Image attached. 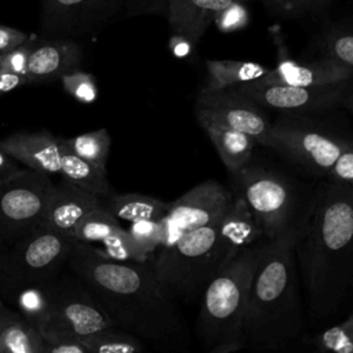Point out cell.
Here are the masks:
<instances>
[{
    "label": "cell",
    "instance_id": "obj_1",
    "mask_svg": "<svg viewBox=\"0 0 353 353\" xmlns=\"http://www.w3.org/2000/svg\"><path fill=\"white\" fill-rule=\"evenodd\" d=\"M68 268L92 292L114 327L164 352L189 350L192 338L176 299L149 261H116L91 243L74 239Z\"/></svg>",
    "mask_w": 353,
    "mask_h": 353
},
{
    "label": "cell",
    "instance_id": "obj_2",
    "mask_svg": "<svg viewBox=\"0 0 353 353\" xmlns=\"http://www.w3.org/2000/svg\"><path fill=\"white\" fill-rule=\"evenodd\" d=\"M295 222L309 320L321 323L336 314L353 292V185L321 183Z\"/></svg>",
    "mask_w": 353,
    "mask_h": 353
},
{
    "label": "cell",
    "instance_id": "obj_3",
    "mask_svg": "<svg viewBox=\"0 0 353 353\" xmlns=\"http://www.w3.org/2000/svg\"><path fill=\"white\" fill-rule=\"evenodd\" d=\"M262 230L237 192L229 212L199 228L170 247H160L149 261L156 277L185 303L200 301L208 283L244 248L262 240Z\"/></svg>",
    "mask_w": 353,
    "mask_h": 353
},
{
    "label": "cell",
    "instance_id": "obj_4",
    "mask_svg": "<svg viewBox=\"0 0 353 353\" xmlns=\"http://www.w3.org/2000/svg\"><path fill=\"white\" fill-rule=\"evenodd\" d=\"M295 237L296 222L277 237L268 239L244 314L243 330L251 349H281L305 327Z\"/></svg>",
    "mask_w": 353,
    "mask_h": 353
},
{
    "label": "cell",
    "instance_id": "obj_5",
    "mask_svg": "<svg viewBox=\"0 0 353 353\" xmlns=\"http://www.w3.org/2000/svg\"><path fill=\"white\" fill-rule=\"evenodd\" d=\"M268 239L240 251L205 287L200 298L197 336L210 353H230L247 346L244 314L252 279Z\"/></svg>",
    "mask_w": 353,
    "mask_h": 353
},
{
    "label": "cell",
    "instance_id": "obj_6",
    "mask_svg": "<svg viewBox=\"0 0 353 353\" xmlns=\"http://www.w3.org/2000/svg\"><path fill=\"white\" fill-rule=\"evenodd\" d=\"M73 237L39 225L8 247L0 273V296L36 283H51L68 266Z\"/></svg>",
    "mask_w": 353,
    "mask_h": 353
},
{
    "label": "cell",
    "instance_id": "obj_7",
    "mask_svg": "<svg viewBox=\"0 0 353 353\" xmlns=\"http://www.w3.org/2000/svg\"><path fill=\"white\" fill-rule=\"evenodd\" d=\"M350 145L353 139L307 114H284L272 121L268 141V148L319 175H327Z\"/></svg>",
    "mask_w": 353,
    "mask_h": 353
},
{
    "label": "cell",
    "instance_id": "obj_8",
    "mask_svg": "<svg viewBox=\"0 0 353 353\" xmlns=\"http://www.w3.org/2000/svg\"><path fill=\"white\" fill-rule=\"evenodd\" d=\"M233 178L266 239L277 237L298 218L295 188L283 174L248 164Z\"/></svg>",
    "mask_w": 353,
    "mask_h": 353
},
{
    "label": "cell",
    "instance_id": "obj_9",
    "mask_svg": "<svg viewBox=\"0 0 353 353\" xmlns=\"http://www.w3.org/2000/svg\"><path fill=\"white\" fill-rule=\"evenodd\" d=\"M51 176L23 168L0 185V240L12 245L19 237L41 225L52 188Z\"/></svg>",
    "mask_w": 353,
    "mask_h": 353
},
{
    "label": "cell",
    "instance_id": "obj_10",
    "mask_svg": "<svg viewBox=\"0 0 353 353\" xmlns=\"http://www.w3.org/2000/svg\"><path fill=\"white\" fill-rule=\"evenodd\" d=\"M110 325L109 316L85 284L72 270H63L52 283L51 313L41 335L80 339Z\"/></svg>",
    "mask_w": 353,
    "mask_h": 353
},
{
    "label": "cell",
    "instance_id": "obj_11",
    "mask_svg": "<svg viewBox=\"0 0 353 353\" xmlns=\"http://www.w3.org/2000/svg\"><path fill=\"white\" fill-rule=\"evenodd\" d=\"M233 199L234 194L214 179L190 188L170 203L168 211L161 218L163 243L160 247H170L182 236L221 221L229 212Z\"/></svg>",
    "mask_w": 353,
    "mask_h": 353
},
{
    "label": "cell",
    "instance_id": "obj_12",
    "mask_svg": "<svg viewBox=\"0 0 353 353\" xmlns=\"http://www.w3.org/2000/svg\"><path fill=\"white\" fill-rule=\"evenodd\" d=\"M194 116L201 127L214 124L241 131L268 146L272 121L263 108L232 87L201 90L196 98Z\"/></svg>",
    "mask_w": 353,
    "mask_h": 353
},
{
    "label": "cell",
    "instance_id": "obj_13",
    "mask_svg": "<svg viewBox=\"0 0 353 353\" xmlns=\"http://www.w3.org/2000/svg\"><path fill=\"white\" fill-rule=\"evenodd\" d=\"M120 15L121 0H40V29L46 37L94 34Z\"/></svg>",
    "mask_w": 353,
    "mask_h": 353
},
{
    "label": "cell",
    "instance_id": "obj_14",
    "mask_svg": "<svg viewBox=\"0 0 353 353\" xmlns=\"http://www.w3.org/2000/svg\"><path fill=\"white\" fill-rule=\"evenodd\" d=\"M353 84L342 81L328 85H288L263 84L256 80L237 84L232 88L247 95L263 109L284 114H314L341 108L345 95Z\"/></svg>",
    "mask_w": 353,
    "mask_h": 353
},
{
    "label": "cell",
    "instance_id": "obj_15",
    "mask_svg": "<svg viewBox=\"0 0 353 353\" xmlns=\"http://www.w3.org/2000/svg\"><path fill=\"white\" fill-rule=\"evenodd\" d=\"M102 205V197L62 179L51 188L41 225L72 237L77 223L88 212Z\"/></svg>",
    "mask_w": 353,
    "mask_h": 353
},
{
    "label": "cell",
    "instance_id": "obj_16",
    "mask_svg": "<svg viewBox=\"0 0 353 353\" xmlns=\"http://www.w3.org/2000/svg\"><path fill=\"white\" fill-rule=\"evenodd\" d=\"M83 48L73 39L47 37L32 46L28 61L26 84L59 80L63 74L80 68Z\"/></svg>",
    "mask_w": 353,
    "mask_h": 353
},
{
    "label": "cell",
    "instance_id": "obj_17",
    "mask_svg": "<svg viewBox=\"0 0 353 353\" xmlns=\"http://www.w3.org/2000/svg\"><path fill=\"white\" fill-rule=\"evenodd\" d=\"M0 146L26 168L46 174L59 175L61 149L58 137L50 131H18L0 141Z\"/></svg>",
    "mask_w": 353,
    "mask_h": 353
},
{
    "label": "cell",
    "instance_id": "obj_18",
    "mask_svg": "<svg viewBox=\"0 0 353 353\" xmlns=\"http://www.w3.org/2000/svg\"><path fill=\"white\" fill-rule=\"evenodd\" d=\"M352 80L353 69L327 57L306 63L284 61L261 79H256L258 83L263 84H288L301 87L328 85Z\"/></svg>",
    "mask_w": 353,
    "mask_h": 353
},
{
    "label": "cell",
    "instance_id": "obj_19",
    "mask_svg": "<svg viewBox=\"0 0 353 353\" xmlns=\"http://www.w3.org/2000/svg\"><path fill=\"white\" fill-rule=\"evenodd\" d=\"M252 0H167V19L174 34L199 43L222 11L234 3Z\"/></svg>",
    "mask_w": 353,
    "mask_h": 353
},
{
    "label": "cell",
    "instance_id": "obj_20",
    "mask_svg": "<svg viewBox=\"0 0 353 353\" xmlns=\"http://www.w3.org/2000/svg\"><path fill=\"white\" fill-rule=\"evenodd\" d=\"M52 283L54 281L19 285L1 295V299L6 303L10 302L11 306L8 307L19 313L41 332L51 313Z\"/></svg>",
    "mask_w": 353,
    "mask_h": 353
},
{
    "label": "cell",
    "instance_id": "obj_21",
    "mask_svg": "<svg viewBox=\"0 0 353 353\" xmlns=\"http://www.w3.org/2000/svg\"><path fill=\"white\" fill-rule=\"evenodd\" d=\"M58 142L61 149L59 176L62 179L69 181L102 199L114 193L108 179L106 167L98 165L77 156L59 141V137Z\"/></svg>",
    "mask_w": 353,
    "mask_h": 353
},
{
    "label": "cell",
    "instance_id": "obj_22",
    "mask_svg": "<svg viewBox=\"0 0 353 353\" xmlns=\"http://www.w3.org/2000/svg\"><path fill=\"white\" fill-rule=\"evenodd\" d=\"M203 130L207 132L219 159L232 175H236L250 164L256 145V141L251 135L214 124L204 125Z\"/></svg>",
    "mask_w": 353,
    "mask_h": 353
},
{
    "label": "cell",
    "instance_id": "obj_23",
    "mask_svg": "<svg viewBox=\"0 0 353 353\" xmlns=\"http://www.w3.org/2000/svg\"><path fill=\"white\" fill-rule=\"evenodd\" d=\"M103 207L119 221H159L168 211L170 203L142 193L110 194L102 199Z\"/></svg>",
    "mask_w": 353,
    "mask_h": 353
},
{
    "label": "cell",
    "instance_id": "obj_24",
    "mask_svg": "<svg viewBox=\"0 0 353 353\" xmlns=\"http://www.w3.org/2000/svg\"><path fill=\"white\" fill-rule=\"evenodd\" d=\"M207 84L203 90H223L265 76L270 69L258 62L210 59L205 62Z\"/></svg>",
    "mask_w": 353,
    "mask_h": 353
},
{
    "label": "cell",
    "instance_id": "obj_25",
    "mask_svg": "<svg viewBox=\"0 0 353 353\" xmlns=\"http://www.w3.org/2000/svg\"><path fill=\"white\" fill-rule=\"evenodd\" d=\"M0 353H44V338L11 309L0 325Z\"/></svg>",
    "mask_w": 353,
    "mask_h": 353
},
{
    "label": "cell",
    "instance_id": "obj_26",
    "mask_svg": "<svg viewBox=\"0 0 353 353\" xmlns=\"http://www.w3.org/2000/svg\"><path fill=\"white\" fill-rule=\"evenodd\" d=\"M80 341L88 353H139L145 349L141 338L114 325L95 331Z\"/></svg>",
    "mask_w": 353,
    "mask_h": 353
},
{
    "label": "cell",
    "instance_id": "obj_27",
    "mask_svg": "<svg viewBox=\"0 0 353 353\" xmlns=\"http://www.w3.org/2000/svg\"><path fill=\"white\" fill-rule=\"evenodd\" d=\"M319 44L324 57L353 69V19H342L325 26Z\"/></svg>",
    "mask_w": 353,
    "mask_h": 353
},
{
    "label": "cell",
    "instance_id": "obj_28",
    "mask_svg": "<svg viewBox=\"0 0 353 353\" xmlns=\"http://www.w3.org/2000/svg\"><path fill=\"white\" fill-rule=\"evenodd\" d=\"M125 229L121 228L119 219L112 215L103 205L88 212L74 228L72 237L84 243H102L121 234Z\"/></svg>",
    "mask_w": 353,
    "mask_h": 353
},
{
    "label": "cell",
    "instance_id": "obj_29",
    "mask_svg": "<svg viewBox=\"0 0 353 353\" xmlns=\"http://www.w3.org/2000/svg\"><path fill=\"white\" fill-rule=\"evenodd\" d=\"M59 141L77 156L98 165L106 167L112 146V139L106 128L83 132L73 138L59 137Z\"/></svg>",
    "mask_w": 353,
    "mask_h": 353
},
{
    "label": "cell",
    "instance_id": "obj_30",
    "mask_svg": "<svg viewBox=\"0 0 353 353\" xmlns=\"http://www.w3.org/2000/svg\"><path fill=\"white\" fill-rule=\"evenodd\" d=\"M132 251L134 261L148 262L152 259L154 252L163 243V223L159 221H137L131 222L127 229Z\"/></svg>",
    "mask_w": 353,
    "mask_h": 353
},
{
    "label": "cell",
    "instance_id": "obj_31",
    "mask_svg": "<svg viewBox=\"0 0 353 353\" xmlns=\"http://www.w3.org/2000/svg\"><path fill=\"white\" fill-rule=\"evenodd\" d=\"M320 350L335 353H353V313L342 323L327 328L316 339Z\"/></svg>",
    "mask_w": 353,
    "mask_h": 353
},
{
    "label": "cell",
    "instance_id": "obj_32",
    "mask_svg": "<svg viewBox=\"0 0 353 353\" xmlns=\"http://www.w3.org/2000/svg\"><path fill=\"white\" fill-rule=\"evenodd\" d=\"M59 80L63 90L77 102L88 105L97 101L98 87L91 73L76 69L63 74Z\"/></svg>",
    "mask_w": 353,
    "mask_h": 353
},
{
    "label": "cell",
    "instance_id": "obj_33",
    "mask_svg": "<svg viewBox=\"0 0 353 353\" xmlns=\"http://www.w3.org/2000/svg\"><path fill=\"white\" fill-rule=\"evenodd\" d=\"M33 41L29 39L26 43L8 50L6 52H0V73H12L26 77L28 72V61L32 51Z\"/></svg>",
    "mask_w": 353,
    "mask_h": 353
},
{
    "label": "cell",
    "instance_id": "obj_34",
    "mask_svg": "<svg viewBox=\"0 0 353 353\" xmlns=\"http://www.w3.org/2000/svg\"><path fill=\"white\" fill-rule=\"evenodd\" d=\"M125 17L164 15L167 14V0H121Z\"/></svg>",
    "mask_w": 353,
    "mask_h": 353
},
{
    "label": "cell",
    "instance_id": "obj_35",
    "mask_svg": "<svg viewBox=\"0 0 353 353\" xmlns=\"http://www.w3.org/2000/svg\"><path fill=\"white\" fill-rule=\"evenodd\" d=\"M328 181L353 185V145L347 146L327 172Z\"/></svg>",
    "mask_w": 353,
    "mask_h": 353
},
{
    "label": "cell",
    "instance_id": "obj_36",
    "mask_svg": "<svg viewBox=\"0 0 353 353\" xmlns=\"http://www.w3.org/2000/svg\"><path fill=\"white\" fill-rule=\"evenodd\" d=\"M44 353H88L79 338L66 335H43Z\"/></svg>",
    "mask_w": 353,
    "mask_h": 353
},
{
    "label": "cell",
    "instance_id": "obj_37",
    "mask_svg": "<svg viewBox=\"0 0 353 353\" xmlns=\"http://www.w3.org/2000/svg\"><path fill=\"white\" fill-rule=\"evenodd\" d=\"M332 0H287L281 11L290 17L317 15L324 12Z\"/></svg>",
    "mask_w": 353,
    "mask_h": 353
},
{
    "label": "cell",
    "instance_id": "obj_38",
    "mask_svg": "<svg viewBox=\"0 0 353 353\" xmlns=\"http://www.w3.org/2000/svg\"><path fill=\"white\" fill-rule=\"evenodd\" d=\"M215 23L225 32L243 28L247 23V11L244 10L243 3H234L228 7L219 14V17L215 19Z\"/></svg>",
    "mask_w": 353,
    "mask_h": 353
},
{
    "label": "cell",
    "instance_id": "obj_39",
    "mask_svg": "<svg viewBox=\"0 0 353 353\" xmlns=\"http://www.w3.org/2000/svg\"><path fill=\"white\" fill-rule=\"evenodd\" d=\"M29 34L25 32L12 28L0 25V52H6L8 50H12L29 40Z\"/></svg>",
    "mask_w": 353,
    "mask_h": 353
},
{
    "label": "cell",
    "instance_id": "obj_40",
    "mask_svg": "<svg viewBox=\"0 0 353 353\" xmlns=\"http://www.w3.org/2000/svg\"><path fill=\"white\" fill-rule=\"evenodd\" d=\"M22 170L23 168L18 165V161L12 159L8 153H6L0 146V179H7Z\"/></svg>",
    "mask_w": 353,
    "mask_h": 353
},
{
    "label": "cell",
    "instance_id": "obj_41",
    "mask_svg": "<svg viewBox=\"0 0 353 353\" xmlns=\"http://www.w3.org/2000/svg\"><path fill=\"white\" fill-rule=\"evenodd\" d=\"M25 84H26L25 76L12 74V73H0V97Z\"/></svg>",
    "mask_w": 353,
    "mask_h": 353
},
{
    "label": "cell",
    "instance_id": "obj_42",
    "mask_svg": "<svg viewBox=\"0 0 353 353\" xmlns=\"http://www.w3.org/2000/svg\"><path fill=\"white\" fill-rule=\"evenodd\" d=\"M192 47L193 44L190 41L174 34V39L171 40V50L176 57H186L192 51Z\"/></svg>",
    "mask_w": 353,
    "mask_h": 353
},
{
    "label": "cell",
    "instance_id": "obj_43",
    "mask_svg": "<svg viewBox=\"0 0 353 353\" xmlns=\"http://www.w3.org/2000/svg\"><path fill=\"white\" fill-rule=\"evenodd\" d=\"M342 108H346L349 112L353 113V85L350 87V90L345 95L343 102H342Z\"/></svg>",
    "mask_w": 353,
    "mask_h": 353
},
{
    "label": "cell",
    "instance_id": "obj_44",
    "mask_svg": "<svg viewBox=\"0 0 353 353\" xmlns=\"http://www.w3.org/2000/svg\"><path fill=\"white\" fill-rule=\"evenodd\" d=\"M265 6H268V7H273V8H280L281 10V7L285 4V1L287 0H261Z\"/></svg>",
    "mask_w": 353,
    "mask_h": 353
},
{
    "label": "cell",
    "instance_id": "obj_45",
    "mask_svg": "<svg viewBox=\"0 0 353 353\" xmlns=\"http://www.w3.org/2000/svg\"><path fill=\"white\" fill-rule=\"evenodd\" d=\"M10 310H11V307H8L7 305H6V302L1 299V296H0V325H1V323H3V320L6 319V316L10 313Z\"/></svg>",
    "mask_w": 353,
    "mask_h": 353
},
{
    "label": "cell",
    "instance_id": "obj_46",
    "mask_svg": "<svg viewBox=\"0 0 353 353\" xmlns=\"http://www.w3.org/2000/svg\"><path fill=\"white\" fill-rule=\"evenodd\" d=\"M7 250H8V245H6V244L0 240V273H1V269H3V263H4V259H6Z\"/></svg>",
    "mask_w": 353,
    "mask_h": 353
},
{
    "label": "cell",
    "instance_id": "obj_47",
    "mask_svg": "<svg viewBox=\"0 0 353 353\" xmlns=\"http://www.w3.org/2000/svg\"><path fill=\"white\" fill-rule=\"evenodd\" d=\"M3 181H4V179H0V185H1V182H3Z\"/></svg>",
    "mask_w": 353,
    "mask_h": 353
}]
</instances>
